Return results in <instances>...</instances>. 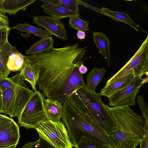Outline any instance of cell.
Masks as SVG:
<instances>
[{
  "label": "cell",
  "instance_id": "7a4b0ae2",
  "mask_svg": "<svg viewBox=\"0 0 148 148\" xmlns=\"http://www.w3.org/2000/svg\"><path fill=\"white\" fill-rule=\"evenodd\" d=\"M100 92L90 90L85 85L71 96L69 101L90 125L108 134L112 133L117 126L108 105L103 103Z\"/></svg>",
  "mask_w": 148,
  "mask_h": 148
},
{
  "label": "cell",
  "instance_id": "ba28073f",
  "mask_svg": "<svg viewBox=\"0 0 148 148\" xmlns=\"http://www.w3.org/2000/svg\"><path fill=\"white\" fill-rule=\"evenodd\" d=\"M35 129L39 137L56 148H73L65 125L62 122H55L48 119L39 123Z\"/></svg>",
  "mask_w": 148,
  "mask_h": 148
},
{
  "label": "cell",
  "instance_id": "7c38bea8",
  "mask_svg": "<svg viewBox=\"0 0 148 148\" xmlns=\"http://www.w3.org/2000/svg\"><path fill=\"white\" fill-rule=\"evenodd\" d=\"M108 135L116 148H136L143 139L116 128Z\"/></svg>",
  "mask_w": 148,
  "mask_h": 148
},
{
  "label": "cell",
  "instance_id": "7402d4cb",
  "mask_svg": "<svg viewBox=\"0 0 148 148\" xmlns=\"http://www.w3.org/2000/svg\"><path fill=\"white\" fill-rule=\"evenodd\" d=\"M106 72L104 68H93L86 77L85 83L86 87L95 92L97 86L102 80Z\"/></svg>",
  "mask_w": 148,
  "mask_h": 148
},
{
  "label": "cell",
  "instance_id": "ac0fdd59",
  "mask_svg": "<svg viewBox=\"0 0 148 148\" xmlns=\"http://www.w3.org/2000/svg\"><path fill=\"white\" fill-rule=\"evenodd\" d=\"M99 12L114 21H121L127 24L137 31H139V29L144 30L134 21L128 14L125 12L114 11L103 7L100 9Z\"/></svg>",
  "mask_w": 148,
  "mask_h": 148
},
{
  "label": "cell",
  "instance_id": "52a82bcc",
  "mask_svg": "<svg viewBox=\"0 0 148 148\" xmlns=\"http://www.w3.org/2000/svg\"><path fill=\"white\" fill-rule=\"evenodd\" d=\"M142 78L148 75V35L138 50L130 60L116 74L106 82L105 86L112 84L128 74Z\"/></svg>",
  "mask_w": 148,
  "mask_h": 148
},
{
  "label": "cell",
  "instance_id": "836d02e7",
  "mask_svg": "<svg viewBox=\"0 0 148 148\" xmlns=\"http://www.w3.org/2000/svg\"><path fill=\"white\" fill-rule=\"evenodd\" d=\"M79 71L82 74L86 73L88 71V68L84 65L83 61L81 63L78 68Z\"/></svg>",
  "mask_w": 148,
  "mask_h": 148
},
{
  "label": "cell",
  "instance_id": "603a6c76",
  "mask_svg": "<svg viewBox=\"0 0 148 148\" xmlns=\"http://www.w3.org/2000/svg\"><path fill=\"white\" fill-rule=\"evenodd\" d=\"M10 28L18 30L21 32H24L28 34H32L37 37L42 38L53 35L46 30H43L31 25L27 22L18 23L15 26Z\"/></svg>",
  "mask_w": 148,
  "mask_h": 148
},
{
  "label": "cell",
  "instance_id": "8d00e7d4",
  "mask_svg": "<svg viewBox=\"0 0 148 148\" xmlns=\"http://www.w3.org/2000/svg\"><path fill=\"white\" fill-rule=\"evenodd\" d=\"M0 18L9 20L8 17L0 12Z\"/></svg>",
  "mask_w": 148,
  "mask_h": 148
},
{
  "label": "cell",
  "instance_id": "f1b7e54d",
  "mask_svg": "<svg viewBox=\"0 0 148 148\" xmlns=\"http://www.w3.org/2000/svg\"><path fill=\"white\" fill-rule=\"evenodd\" d=\"M12 83V77L8 78L2 76L0 77V88L2 92L11 87Z\"/></svg>",
  "mask_w": 148,
  "mask_h": 148
},
{
  "label": "cell",
  "instance_id": "74e56055",
  "mask_svg": "<svg viewBox=\"0 0 148 148\" xmlns=\"http://www.w3.org/2000/svg\"><path fill=\"white\" fill-rule=\"evenodd\" d=\"M2 76H2V75L1 74V72H0V77H2Z\"/></svg>",
  "mask_w": 148,
  "mask_h": 148
},
{
  "label": "cell",
  "instance_id": "8992f818",
  "mask_svg": "<svg viewBox=\"0 0 148 148\" xmlns=\"http://www.w3.org/2000/svg\"><path fill=\"white\" fill-rule=\"evenodd\" d=\"M116 124V128L140 139L144 136V121L141 116L129 106H121L111 108L108 106Z\"/></svg>",
  "mask_w": 148,
  "mask_h": 148
},
{
  "label": "cell",
  "instance_id": "3957f363",
  "mask_svg": "<svg viewBox=\"0 0 148 148\" xmlns=\"http://www.w3.org/2000/svg\"><path fill=\"white\" fill-rule=\"evenodd\" d=\"M63 123L66 126L70 139L73 147L85 137L92 136L107 144L110 139L108 135L87 122L72 106L69 101L63 104Z\"/></svg>",
  "mask_w": 148,
  "mask_h": 148
},
{
  "label": "cell",
  "instance_id": "4fadbf2b",
  "mask_svg": "<svg viewBox=\"0 0 148 148\" xmlns=\"http://www.w3.org/2000/svg\"><path fill=\"white\" fill-rule=\"evenodd\" d=\"M0 50L8 56L7 65L8 69L11 71H20L24 61V56L8 40L2 45Z\"/></svg>",
  "mask_w": 148,
  "mask_h": 148
},
{
  "label": "cell",
  "instance_id": "4dcf8cb0",
  "mask_svg": "<svg viewBox=\"0 0 148 148\" xmlns=\"http://www.w3.org/2000/svg\"><path fill=\"white\" fill-rule=\"evenodd\" d=\"M10 27L0 28V48L2 45L8 40Z\"/></svg>",
  "mask_w": 148,
  "mask_h": 148
},
{
  "label": "cell",
  "instance_id": "484cf974",
  "mask_svg": "<svg viewBox=\"0 0 148 148\" xmlns=\"http://www.w3.org/2000/svg\"><path fill=\"white\" fill-rule=\"evenodd\" d=\"M69 18V22L70 27L77 31H83L86 33L90 30L89 21L84 20L77 16H73Z\"/></svg>",
  "mask_w": 148,
  "mask_h": 148
},
{
  "label": "cell",
  "instance_id": "e0dca14e",
  "mask_svg": "<svg viewBox=\"0 0 148 148\" xmlns=\"http://www.w3.org/2000/svg\"><path fill=\"white\" fill-rule=\"evenodd\" d=\"M40 6L46 14L56 18L61 19L66 17L80 16L79 13L74 12L57 5L44 3Z\"/></svg>",
  "mask_w": 148,
  "mask_h": 148
},
{
  "label": "cell",
  "instance_id": "d590c367",
  "mask_svg": "<svg viewBox=\"0 0 148 148\" xmlns=\"http://www.w3.org/2000/svg\"><path fill=\"white\" fill-rule=\"evenodd\" d=\"M32 142H27L21 148H30Z\"/></svg>",
  "mask_w": 148,
  "mask_h": 148
},
{
  "label": "cell",
  "instance_id": "d4e9b609",
  "mask_svg": "<svg viewBox=\"0 0 148 148\" xmlns=\"http://www.w3.org/2000/svg\"><path fill=\"white\" fill-rule=\"evenodd\" d=\"M46 3L57 5L68 10L78 13L79 4L77 0H40Z\"/></svg>",
  "mask_w": 148,
  "mask_h": 148
},
{
  "label": "cell",
  "instance_id": "6da1fadb",
  "mask_svg": "<svg viewBox=\"0 0 148 148\" xmlns=\"http://www.w3.org/2000/svg\"><path fill=\"white\" fill-rule=\"evenodd\" d=\"M86 48L78 47V44H75L24 56L39 69L36 85L45 98L63 105L85 83L78 68Z\"/></svg>",
  "mask_w": 148,
  "mask_h": 148
},
{
  "label": "cell",
  "instance_id": "9a60e30c",
  "mask_svg": "<svg viewBox=\"0 0 148 148\" xmlns=\"http://www.w3.org/2000/svg\"><path fill=\"white\" fill-rule=\"evenodd\" d=\"M40 69L34 62L24 58V61L20 71L24 79L31 84L34 91L36 90V86L39 77Z\"/></svg>",
  "mask_w": 148,
  "mask_h": 148
},
{
  "label": "cell",
  "instance_id": "83f0119b",
  "mask_svg": "<svg viewBox=\"0 0 148 148\" xmlns=\"http://www.w3.org/2000/svg\"><path fill=\"white\" fill-rule=\"evenodd\" d=\"M30 148H56L49 142L43 138L39 137V139L35 142H32Z\"/></svg>",
  "mask_w": 148,
  "mask_h": 148
},
{
  "label": "cell",
  "instance_id": "cb8c5ba5",
  "mask_svg": "<svg viewBox=\"0 0 148 148\" xmlns=\"http://www.w3.org/2000/svg\"><path fill=\"white\" fill-rule=\"evenodd\" d=\"M76 148H110L101 140L91 136L84 138Z\"/></svg>",
  "mask_w": 148,
  "mask_h": 148
},
{
  "label": "cell",
  "instance_id": "ffe728a7",
  "mask_svg": "<svg viewBox=\"0 0 148 148\" xmlns=\"http://www.w3.org/2000/svg\"><path fill=\"white\" fill-rule=\"evenodd\" d=\"M134 77V74L133 73L127 75L115 82L105 86L101 89L100 93L102 96L108 98L114 93L126 86Z\"/></svg>",
  "mask_w": 148,
  "mask_h": 148
},
{
  "label": "cell",
  "instance_id": "9c48e42d",
  "mask_svg": "<svg viewBox=\"0 0 148 148\" xmlns=\"http://www.w3.org/2000/svg\"><path fill=\"white\" fill-rule=\"evenodd\" d=\"M148 81L147 76L144 78L134 77L126 86L108 97L109 105L113 107L135 106L136 96L140 88Z\"/></svg>",
  "mask_w": 148,
  "mask_h": 148
},
{
  "label": "cell",
  "instance_id": "d6a6232c",
  "mask_svg": "<svg viewBox=\"0 0 148 148\" xmlns=\"http://www.w3.org/2000/svg\"><path fill=\"white\" fill-rule=\"evenodd\" d=\"M76 35L77 38L81 40H83L86 37V33L83 31L81 30L77 31Z\"/></svg>",
  "mask_w": 148,
  "mask_h": 148
},
{
  "label": "cell",
  "instance_id": "277c9868",
  "mask_svg": "<svg viewBox=\"0 0 148 148\" xmlns=\"http://www.w3.org/2000/svg\"><path fill=\"white\" fill-rule=\"evenodd\" d=\"M12 77V86L2 92V94L3 113L13 118L19 114L33 92L28 88L20 72Z\"/></svg>",
  "mask_w": 148,
  "mask_h": 148
},
{
  "label": "cell",
  "instance_id": "30bf717a",
  "mask_svg": "<svg viewBox=\"0 0 148 148\" xmlns=\"http://www.w3.org/2000/svg\"><path fill=\"white\" fill-rule=\"evenodd\" d=\"M19 132L12 119L0 114V148H15L20 138Z\"/></svg>",
  "mask_w": 148,
  "mask_h": 148
},
{
  "label": "cell",
  "instance_id": "f546056e",
  "mask_svg": "<svg viewBox=\"0 0 148 148\" xmlns=\"http://www.w3.org/2000/svg\"><path fill=\"white\" fill-rule=\"evenodd\" d=\"M145 130L144 136L143 139L140 143V148H148V121H143Z\"/></svg>",
  "mask_w": 148,
  "mask_h": 148
},
{
  "label": "cell",
  "instance_id": "8fae6325",
  "mask_svg": "<svg viewBox=\"0 0 148 148\" xmlns=\"http://www.w3.org/2000/svg\"><path fill=\"white\" fill-rule=\"evenodd\" d=\"M33 22L41 28H45L62 40L67 39L65 26L61 19L45 15L33 16Z\"/></svg>",
  "mask_w": 148,
  "mask_h": 148
},
{
  "label": "cell",
  "instance_id": "2e32d148",
  "mask_svg": "<svg viewBox=\"0 0 148 148\" xmlns=\"http://www.w3.org/2000/svg\"><path fill=\"white\" fill-rule=\"evenodd\" d=\"M93 40L101 53L106 59L107 66H110L111 61L110 46L111 42L109 39L102 32H92Z\"/></svg>",
  "mask_w": 148,
  "mask_h": 148
},
{
  "label": "cell",
  "instance_id": "5bb4252c",
  "mask_svg": "<svg viewBox=\"0 0 148 148\" xmlns=\"http://www.w3.org/2000/svg\"><path fill=\"white\" fill-rule=\"evenodd\" d=\"M36 0H0V12L15 15L21 10L25 11L27 7Z\"/></svg>",
  "mask_w": 148,
  "mask_h": 148
},
{
  "label": "cell",
  "instance_id": "44dd1931",
  "mask_svg": "<svg viewBox=\"0 0 148 148\" xmlns=\"http://www.w3.org/2000/svg\"><path fill=\"white\" fill-rule=\"evenodd\" d=\"M54 41L50 36H47L33 43L30 47L25 51L27 55H32L48 50L53 47Z\"/></svg>",
  "mask_w": 148,
  "mask_h": 148
},
{
  "label": "cell",
  "instance_id": "1f68e13d",
  "mask_svg": "<svg viewBox=\"0 0 148 148\" xmlns=\"http://www.w3.org/2000/svg\"><path fill=\"white\" fill-rule=\"evenodd\" d=\"M9 20L0 18V28L8 27Z\"/></svg>",
  "mask_w": 148,
  "mask_h": 148
},
{
  "label": "cell",
  "instance_id": "e575fe53",
  "mask_svg": "<svg viewBox=\"0 0 148 148\" xmlns=\"http://www.w3.org/2000/svg\"><path fill=\"white\" fill-rule=\"evenodd\" d=\"M3 99L2 94L0 88V113H3Z\"/></svg>",
  "mask_w": 148,
  "mask_h": 148
},
{
  "label": "cell",
  "instance_id": "5b68a950",
  "mask_svg": "<svg viewBox=\"0 0 148 148\" xmlns=\"http://www.w3.org/2000/svg\"><path fill=\"white\" fill-rule=\"evenodd\" d=\"M45 98L39 91H34L17 116L19 125L27 129H35L40 123L49 119L46 111Z\"/></svg>",
  "mask_w": 148,
  "mask_h": 148
},
{
  "label": "cell",
  "instance_id": "d6986e66",
  "mask_svg": "<svg viewBox=\"0 0 148 148\" xmlns=\"http://www.w3.org/2000/svg\"><path fill=\"white\" fill-rule=\"evenodd\" d=\"M44 102L49 119L55 122L60 121L63 114V105L49 98L45 99Z\"/></svg>",
  "mask_w": 148,
  "mask_h": 148
},
{
  "label": "cell",
  "instance_id": "4316f807",
  "mask_svg": "<svg viewBox=\"0 0 148 148\" xmlns=\"http://www.w3.org/2000/svg\"><path fill=\"white\" fill-rule=\"evenodd\" d=\"M8 56L0 50V72L3 76L8 77L11 71L7 67Z\"/></svg>",
  "mask_w": 148,
  "mask_h": 148
}]
</instances>
